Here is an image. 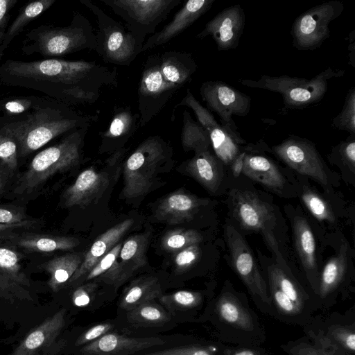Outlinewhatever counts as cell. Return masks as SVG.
I'll list each match as a JSON object with an SVG mask.
<instances>
[{"label": "cell", "mask_w": 355, "mask_h": 355, "mask_svg": "<svg viewBox=\"0 0 355 355\" xmlns=\"http://www.w3.org/2000/svg\"><path fill=\"white\" fill-rule=\"evenodd\" d=\"M224 164L210 150L194 154L186 163V170L210 193L219 191L223 180Z\"/></svg>", "instance_id": "1f68e13d"}, {"label": "cell", "mask_w": 355, "mask_h": 355, "mask_svg": "<svg viewBox=\"0 0 355 355\" xmlns=\"http://www.w3.org/2000/svg\"><path fill=\"white\" fill-rule=\"evenodd\" d=\"M127 319L133 325L159 327L165 325L171 315L161 304L155 301L147 302L126 312Z\"/></svg>", "instance_id": "ab89813d"}, {"label": "cell", "mask_w": 355, "mask_h": 355, "mask_svg": "<svg viewBox=\"0 0 355 355\" xmlns=\"http://www.w3.org/2000/svg\"><path fill=\"white\" fill-rule=\"evenodd\" d=\"M331 126L337 130H345L355 135V87L349 89L343 106L331 121Z\"/></svg>", "instance_id": "bcb514c9"}, {"label": "cell", "mask_w": 355, "mask_h": 355, "mask_svg": "<svg viewBox=\"0 0 355 355\" xmlns=\"http://www.w3.org/2000/svg\"><path fill=\"white\" fill-rule=\"evenodd\" d=\"M348 246L343 242L338 253L331 258L320 273L316 297L318 310L326 312L338 300H345L354 292L351 279L347 277Z\"/></svg>", "instance_id": "d6986e66"}, {"label": "cell", "mask_w": 355, "mask_h": 355, "mask_svg": "<svg viewBox=\"0 0 355 355\" xmlns=\"http://www.w3.org/2000/svg\"><path fill=\"white\" fill-rule=\"evenodd\" d=\"M159 67L165 80L179 87L191 79L198 68L192 54L175 51L159 55Z\"/></svg>", "instance_id": "836d02e7"}, {"label": "cell", "mask_w": 355, "mask_h": 355, "mask_svg": "<svg viewBox=\"0 0 355 355\" xmlns=\"http://www.w3.org/2000/svg\"><path fill=\"white\" fill-rule=\"evenodd\" d=\"M207 201L182 191L170 193L163 198L155 210L157 220L168 224L191 220L200 207Z\"/></svg>", "instance_id": "f546056e"}, {"label": "cell", "mask_w": 355, "mask_h": 355, "mask_svg": "<svg viewBox=\"0 0 355 355\" xmlns=\"http://www.w3.org/2000/svg\"><path fill=\"white\" fill-rule=\"evenodd\" d=\"M15 242L20 248L38 252L71 250L80 243L78 239L73 237L42 234H26Z\"/></svg>", "instance_id": "8d00e7d4"}, {"label": "cell", "mask_w": 355, "mask_h": 355, "mask_svg": "<svg viewBox=\"0 0 355 355\" xmlns=\"http://www.w3.org/2000/svg\"><path fill=\"white\" fill-rule=\"evenodd\" d=\"M349 64L355 67V29L352 30L348 35Z\"/></svg>", "instance_id": "91938a15"}, {"label": "cell", "mask_w": 355, "mask_h": 355, "mask_svg": "<svg viewBox=\"0 0 355 355\" xmlns=\"http://www.w3.org/2000/svg\"><path fill=\"white\" fill-rule=\"evenodd\" d=\"M225 239L232 267L241 279L257 309L270 315V300L266 278L261 272L245 239L235 225L226 223Z\"/></svg>", "instance_id": "7c38bea8"}, {"label": "cell", "mask_w": 355, "mask_h": 355, "mask_svg": "<svg viewBox=\"0 0 355 355\" xmlns=\"http://www.w3.org/2000/svg\"><path fill=\"white\" fill-rule=\"evenodd\" d=\"M109 184L108 174L87 168L79 174L75 182L64 191L65 207H86L100 198Z\"/></svg>", "instance_id": "f1b7e54d"}, {"label": "cell", "mask_w": 355, "mask_h": 355, "mask_svg": "<svg viewBox=\"0 0 355 355\" xmlns=\"http://www.w3.org/2000/svg\"><path fill=\"white\" fill-rule=\"evenodd\" d=\"M139 114H134L129 106L116 107L107 128L100 132L102 149L120 147L139 128Z\"/></svg>", "instance_id": "d6a6232c"}, {"label": "cell", "mask_w": 355, "mask_h": 355, "mask_svg": "<svg viewBox=\"0 0 355 355\" xmlns=\"http://www.w3.org/2000/svg\"><path fill=\"white\" fill-rule=\"evenodd\" d=\"M165 344L159 337H132L110 331L80 349L83 355H132Z\"/></svg>", "instance_id": "cb8c5ba5"}, {"label": "cell", "mask_w": 355, "mask_h": 355, "mask_svg": "<svg viewBox=\"0 0 355 355\" xmlns=\"http://www.w3.org/2000/svg\"><path fill=\"white\" fill-rule=\"evenodd\" d=\"M200 94L207 108L217 114L223 126L237 128L233 116H245L250 112L251 98L225 82H204Z\"/></svg>", "instance_id": "ac0fdd59"}, {"label": "cell", "mask_w": 355, "mask_h": 355, "mask_svg": "<svg viewBox=\"0 0 355 355\" xmlns=\"http://www.w3.org/2000/svg\"><path fill=\"white\" fill-rule=\"evenodd\" d=\"M125 22L127 29L143 47L147 35L155 33L159 24L181 0H100Z\"/></svg>", "instance_id": "5bb4252c"}, {"label": "cell", "mask_w": 355, "mask_h": 355, "mask_svg": "<svg viewBox=\"0 0 355 355\" xmlns=\"http://www.w3.org/2000/svg\"><path fill=\"white\" fill-rule=\"evenodd\" d=\"M83 258L78 254H67L55 257L43 264L44 269L49 274L48 285L53 292H58L81 265Z\"/></svg>", "instance_id": "d590c367"}, {"label": "cell", "mask_w": 355, "mask_h": 355, "mask_svg": "<svg viewBox=\"0 0 355 355\" xmlns=\"http://www.w3.org/2000/svg\"><path fill=\"white\" fill-rule=\"evenodd\" d=\"M245 153L244 147L243 150L234 158L229 166L232 175L234 178H238L242 174Z\"/></svg>", "instance_id": "6f0895ef"}, {"label": "cell", "mask_w": 355, "mask_h": 355, "mask_svg": "<svg viewBox=\"0 0 355 355\" xmlns=\"http://www.w3.org/2000/svg\"><path fill=\"white\" fill-rule=\"evenodd\" d=\"M222 355H271L259 345H226Z\"/></svg>", "instance_id": "11a10c76"}, {"label": "cell", "mask_w": 355, "mask_h": 355, "mask_svg": "<svg viewBox=\"0 0 355 355\" xmlns=\"http://www.w3.org/2000/svg\"><path fill=\"white\" fill-rule=\"evenodd\" d=\"M98 285L95 282H87L77 287L71 295V301L74 306L85 308L89 306L95 296Z\"/></svg>", "instance_id": "816d5d0a"}, {"label": "cell", "mask_w": 355, "mask_h": 355, "mask_svg": "<svg viewBox=\"0 0 355 355\" xmlns=\"http://www.w3.org/2000/svg\"><path fill=\"white\" fill-rule=\"evenodd\" d=\"M123 243H117L107 254L101 258L85 276V282H89L107 272L119 257Z\"/></svg>", "instance_id": "681fc988"}, {"label": "cell", "mask_w": 355, "mask_h": 355, "mask_svg": "<svg viewBox=\"0 0 355 355\" xmlns=\"http://www.w3.org/2000/svg\"><path fill=\"white\" fill-rule=\"evenodd\" d=\"M269 146L260 139L247 144L242 174L282 198L297 195V184L291 182L283 169L266 152Z\"/></svg>", "instance_id": "2e32d148"}, {"label": "cell", "mask_w": 355, "mask_h": 355, "mask_svg": "<svg viewBox=\"0 0 355 355\" xmlns=\"http://www.w3.org/2000/svg\"><path fill=\"white\" fill-rule=\"evenodd\" d=\"M265 271L270 300V316L302 328L318 310L315 297L287 266L279 263L267 264Z\"/></svg>", "instance_id": "277c9868"}, {"label": "cell", "mask_w": 355, "mask_h": 355, "mask_svg": "<svg viewBox=\"0 0 355 355\" xmlns=\"http://www.w3.org/2000/svg\"><path fill=\"white\" fill-rule=\"evenodd\" d=\"M180 139L182 148L186 152L193 150L194 153H197L209 150L211 147L207 130L194 121L187 110L182 114Z\"/></svg>", "instance_id": "f35d334b"}, {"label": "cell", "mask_w": 355, "mask_h": 355, "mask_svg": "<svg viewBox=\"0 0 355 355\" xmlns=\"http://www.w3.org/2000/svg\"><path fill=\"white\" fill-rule=\"evenodd\" d=\"M216 0H190L175 13L172 20L159 31L147 38L141 53L163 45L179 35L202 15L206 13Z\"/></svg>", "instance_id": "484cf974"}, {"label": "cell", "mask_w": 355, "mask_h": 355, "mask_svg": "<svg viewBox=\"0 0 355 355\" xmlns=\"http://www.w3.org/2000/svg\"><path fill=\"white\" fill-rule=\"evenodd\" d=\"M345 9L338 0H330L305 10L294 20L291 35L293 46L299 51H314L330 36L329 24Z\"/></svg>", "instance_id": "9a60e30c"}, {"label": "cell", "mask_w": 355, "mask_h": 355, "mask_svg": "<svg viewBox=\"0 0 355 355\" xmlns=\"http://www.w3.org/2000/svg\"><path fill=\"white\" fill-rule=\"evenodd\" d=\"M95 49L96 35L92 26L87 18L77 12L68 26L44 24L29 31L21 50L27 55L39 54L49 59Z\"/></svg>", "instance_id": "5b68a950"}, {"label": "cell", "mask_w": 355, "mask_h": 355, "mask_svg": "<svg viewBox=\"0 0 355 355\" xmlns=\"http://www.w3.org/2000/svg\"><path fill=\"white\" fill-rule=\"evenodd\" d=\"M330 163L338 166L343 172L355 173V135H350L331 148L327 155Z\"/></svg>", "instance_id": "ee69618b"}, {"label": "cell", "mask_w": 355, "mask_h": 355, "mask_svg": "<svg viewBox=\"0 0 355 355\" xmlns=\"http://www.w3.org/2000/svg\"><path fill=\"white\" fill-rule=\"evenodd\" d=\"M17 3V0H0V59L5 52L3 41L10 19V12Z\"/></svg>", "instance_id": "db71d44e"}, {"label": "cell", "mask_w": 355, "mask_h": 355, "mask_svg": "<svg viewBox=\"0 0 355 355\" xmlns=\"http://www.w3.org/2000/svg\"><path fill=\"white\" fill-rule=\"evenodd\" d=\"M171 152L170 146L159 136L144 140L123 164L124 196L134 198L147 193L162 166L169 161Z\"/></svg>", "instance_id": "9c48e42d"}, {"label": "cell", "mask_w": 355, "mask_h": 355, "mask_svg": "<svg viewBox=\"0 0 355 355\" xmlns=\"http://www.w3.org/2000/svg\"><path fill=\"white\" fill-rule=\"evenodd\" d=\"M345 71L329 67L311 79L287 75H262L257 80L239 79L241 85L280 94L287 109H304L320 102L328 89L329 81L343 77Z\"/></svg>", "instance_id": "52a82bcc"}, {"label": "cell", "mask_w": 355, "mask_h": 355, "mask_svg": "<svg viewBox=\"0 0 355 355\" xmlns=\"http://www.w3.org/2000/svg\"><path fill=\"white\" fill-rule=\"evenodd\" d=\"M0 84L40 92L67 105L92 104L104 86H117L116 69L95 61L8 59L0 64Z\"/></svg>", "instance_id": "6da1fadb"}, {"label": "cell", "mask_w": 355, "mask_h": 355, "mask_svg": "<svg viewBox=\"0 0 355 355\" xmlns=\"http://www.w3.org/2000/svg\"><path fill=\"white\" fill-rule=\"evenodd\" d=\"M202 239V236L195 230L178 229L167 232L162 245L166 251L176 254L190 245L199 244Z\"/></svg>", "instance_id": "f6af8a7d"}, {"label": "cell", "mask_w": 355, "mask_h": 355, "mask_svg": "<svg viewBox=\"0 0 355 355\" xmlns=\"http://www.w3.org/2000/svg\"><path fill=\"white\" fill-rule=\"evenodd\" d=\"M93 118L80 114L69 105L51 98L46 104L23 116L0 117V132L15 141L18 157H22L60 135L89 126Z\"/></svg>", "instance_id": "7a4b0ae2"}, {"label": "cell", "mask_w": 355, "mask_h": 355, "mask_svg": "<svg viewBox=\"0 0 355 355\" xmlns=\"http://www.w3.org/2000/svg\"><path fill=\"white\" fill-rule=\"evenodd\" d=\"M0 160L10 170H15L18 164L17 146L8 135L0 132Z\"/></svg>", "instance_id": "c3c4849f"}, {"label": "cell", "mask_w": 355, "mask_h": 355, "mask_svg": "<svg viewBox=\"0 0 355 355\" xmlns=\"http://www.w3.org/2000/svg\"><path fill=\"white\" fill-rule=\"evenodd\" d=\"M298 176L297 194H300L302 201L311 214V215L320 222H327L334 224L336 220V215L334 209L327 200L319 193L311 189Z\"/></svg>", "instance_id": "74e56055"}, {"label": "cell", "mask_w": 355, "mask_h": 355, "mask_svg": "<svg viewBox=\"0 0 355 355\" xmlns=\"http://www.w3.org/2000/svg\"><path fill=\"white\" fill-rule=\"evenodd\" d=\"M5 167H7L1 160H0V193L1 192L6 180V174H5ZM8 168V167H7Z\"/></svg>", "instance_id": "94428289"}, {"label": "cell", "mask_w": 355, "mask_h": 355, "mask_svg": "<svg viewBox=\"0 0 355 355\" xmlns=\"http://www.w3.org/2000/svg\"><path fill=\"white\" fill-rule=\"evenodd\" d=\"M269 153L298 175L317 182L327 192L336 182L335 175L327 167L315 144L306 138L291 135L280 144L270 148Z\"/></svg>", "instance_id": "4fadbf2b"}, {"label": "cell", "mask_w": 355, "mask_h": 355, "mask_svg": "<svg viewBox=\"0 0 355 355\" xmlns=\"http://www.w3.org/2000/svg\"><path fill=\"white\" fill-rule=\"evenodd\" d=\"M47 96H17L0 100V111L4 117L15 118L26 114L49 101Z\"/></svg>", "instance_id": "b9f144b4"}, {"label": "cell", "mask_w": 355, "mask_h": 355, "mask_svg": "<svg viewBox=\"0 0 355 355\" xmlns=\"http://www.w3.org/2000/svg\"><path fill=\"white\" fill-rule=\"evenodd\" d=\"M280 347L287 355H326L305 336L282 344Z\"/></svg>", "instance_id": "7dc6e473"}, {"label": "cell", "mask_w": 355, "mask_h": 355, "mask_svg": "<svg viewBox=\"0 0 355 355\" xmlns=\"http://www.w3.org/2000/svg\"><path fill=\"white\" fill-rule=\"evenodd\" d=\"M180 87L167 82L159 67V55L145 62L138 87L139 128L148 123Z\"/></svg>", "instance_id": "e0dca14e"}, {"label": "cell", "mask_w": 355, "mask_h": 355, "mask_svg": "<svg viewBox=\"0 0 355 355\" xmlns=\"http://www.w3.org/2000/svg\"><path fill=\"white\" fill-rule=\"evenodd\" d=\"M306 336L326 355H355V310L314 315L302 327Z\"/></svg>", "instance_id": "30bf717a"}, {"label": "cell", "mask_w": 355, "mask_h": 355, "mask_svg": "<svg viewBox=\"0 0 355 355\" xmlns=\"http://www.w3.org/2000/svg\"><path fill=\"white\" fill-rule=\"evenodd\" d=\"M66 309H62L32 330L11 355H41L55 343L65 324Z\"/></svg>", "instance_id": "83f0119b"}, {"label": "cell", "mask_w": 355, "mask_h": 355, "mask_svg": "<svg viewBox=\"0 0 355 355\" xmlns=\"http://www.w3.org/2000/svg\"><path fill=\"white\" fill-rule=\"evenodd\" d=\"M245 26V11L241 5L235 4L223 9L207 21L196 37L211 36L220 51L236 49Z\"/></svg>", "instance_id": "ffe728a7"}, {"label": "cell", "mask_w": 355, "mask_h": 355, "mask_svg": "<svg viewBox=\"0 0 355 355\" xmlns=\"http://www.w3.org/2000/svg\"><path fill=\"white\" fill-rule=\"evenodd\" d=\"M89 126L67 134L58 144L39 152L19 179L14 192L31 193L57 173L77 166L81 159L84 139Z\"/></svg>", "instance_id": "8992f818"}, {"label": "cell", "mask_w": 355, "mask_h": 355, "mask_svg": "<svg viewBox=\"0 0 355 355\" xmlns=\"http://www.w3.org/2000/svg\"><path fill=\"white\" fill-rule=\"evenodd\" d=\"M148 236L137 234L129 237L123 244L112 267L105 274L103 279L116 286L121 285L139 268L146 263V251Z\"/></svg>", "instance_id": "4316f807"}, {"label": "cell", "mask_w": 355, "mask_h": 355, "mask_svg": "<svg viewBox=\"0 0 355 355\" xmlns=\"http://www.w3.org/2000/svg\"><path fill=\"white\" fill-rule=\"evenodd\" d=\"M38 223L33 220H26L19 223L4 224L0 223V234L2 232H12L17 229H28L34 227Z\"/></svg>", "instance_id": "680465c9"}, {"label": "cell", "mask_w": 355, "mask_h": 355, "mask_svg": "<svg viewBox=\"0 0 355 355\" xmlns=\"http://www.w3.org/2000/svg\"><path fill=\"white\" fill-rule=\"evenodd\" d=\"M193 113L198 123L207 130L214 155L225 165L230 166L247 144L239 131H231L217 122L207 107L198 105Z\"/></svg>", "instance_id": "44dd1931"}, {"label": "cell", "mask_w": 355, "mask_h": 355, "mask_svg": "<svg viewBox=\"0 0 355 355\" xmlns=\"http://www.w3.org/2000/svg\"><path fill=\"white\" fill-rule=\"evenodd\" d=\"M55 1L37 0L30 2L21 8L17 16L6 30L3 41V48L5 50L26 26L52 6Z\"/></svg>", "instance_id": "60d3db41"}, {"label": "cell", "mask_w": 355, "mask_h": 355, "mask_svg": "<svg viewBox=\"0 0 355 355\" xmlns=\"http://www.w3.org/2000/svg\"><path fill=\"white\" fill-rule=\"evenodd\" d=\"M132 225V219H126L100 235L84 257L81 265L68 284H73L84 277L92 267L117 244Z\"/></svg>", "instance_id": "4dcf8cb0"}, {"label": "cell", "mask_w": 355, "mask_h": 355, "mask_svg": "<svg viewBox=\"0 0 355 355\" xmlns=\"http://www.w3.org/2000/svg\"><path fill=\"white\" fill-rule=\"evenodd\" d=\"M291 224L295 248L302 265L309 289L316 300L320 272L316 259L315 239L308 220L302 214L292 217Z\"/></svg>", "instance_id": "603a6c76"}, {"label": "cell", "mask_w": 355, "mask_h": 355, "mask_svg": "<svg viewBox=\"0 0 355 355\" xmlns=\"http://www.w3.org/2000/svg\"><path fill=\"white\" fill-rule=\"evenodd\" d=\"M227 344L216 340H198L193 343L149 352L144 355H222Z\"/></svg>", "instance_id": "7bdbcfd3"}, {"label": "cell", "mask_w": 355, "mask_h": 355, "mask_svg": "<svg viewBox=\"0 0 355 355\" xmlns=\"http://www.w3.org/2000/svg\"><path fill=\"white\" fill-rule=\"evenodd\" d=\"M95 16L98 29L95 51L104 62L128 67L141 53V46L125 26L107 15L90 0H79Z\"/></svg>", "instance_id": "8fae6325"}, {"label": "cell", "mask_w": 355, "mask_h": 355, "mask_svg": "<svg viewBox=\"0 0 355 355\" xmlns=\"http://www.w3.org/2000/svg\"><path fill=\"white\" fill-rule=\"evenodd\" d=\"M162 295L161 285L155 277H144L133 281L123 291L119 308L125 312L147 302L155 301Z\"/></svg>", "instance_id": "e575fe53"}, {"label": "cell", "mask_w": 355, "mask_h": 355, "mask_svg": "<svg viewBox=\"0 0 355 355\" xmlns=\"http://www.w3.org/2000/svg\"><path fill=\"white\" fill-rule=\"evenodd\" d=\"M28 220L22 209L0 206V223L14 224Z\"/></svg>", "instance_id": "9f6ffc18"}, {"label": "cell", "mask_w": 355, "mask_h": 355, "mask_svg": "<svg viewBox=\"0 0 355 355\" xmlns=\"http://www.w3.org/2000/svg\"><path fill=\"white\" fill-rule=\"evenodd\" d=\"M214 296L211 291L182 290L162 294L158 300L171 316L183 314L190 320L206 322Z\"/></svg>", "instance_id": "7402d4cb"}, {"label": "cell", "mask_w": 355, "mask_h": 355, "mask_svg": "<svg viewBox=\"0 0 355 355\" xmlns=\"http://www.w3.org/2000/svg\"><path fill=\"white\" fill-rule=\"evenodd\" d=\"M230 213L240 229L259 232L279 263L284 262L275 232L278 225L277 212L257 191L231 188L228 192Z\"/></svg>", "instance_id": "ba28073f"}, {"label": "cell", "mask_w": 355, "mask_h": 355, "mask_svg": "<svg viewBox=\"0 0 355 355\" xmlns=\"http://www.w3.org/2000/svg\"><path fill=\"white\" fill-rule=\"evenodd\" d=\"M114 324L112 322H101L87 329L77 338L76 346H85L110 332L113 329Z\"/></svg>", "instance_id": "f5cc1de1"}, {"label": "cell", "mask_w": 355, "mask_h": 355, "mask_svg": "<svg viewBox=\"0 0 355 355\" xmlns=\"http://www.w3.org/2000/svg\"><path fill=\"white\" fill-rule=\"evenodd\" d=\"M200 255L199 244L190 245L177 252L174 259L176 270L182 272L190 268L198 261Z\"/></svg>", "instance_id": "f907efd6"}, {"label": "cell", "mask_w": 355, "mask_h": 355, "mask_svg": "<svg viewBox=\"0 0 355 355\" xmlns=\"http://www.w3.org/2000/svg\"><path fill=\"white\" fill-rule=\"evenodd\" d=\"M30 287L19 255L10 249L0 247V297L10 301L32 300Z\"/></svg>", "instance_id": "d4e9b609"}, {"label": "cell", "mask_w": 355, "mask_h": 355, "mask_svg": "<svg viewBox=\"0 0 355 355\" xmlns=\"http://www.w3.org/2000/svg\"><path fill=\"white\" fill-rule=\"evenodd\" d=\"M207 322L216 339L227 345L261 346L266 340L265 327L247 296L229 280L214 296Z\"/></svg>", "instance_id": "3957f363"}]
</instances>
